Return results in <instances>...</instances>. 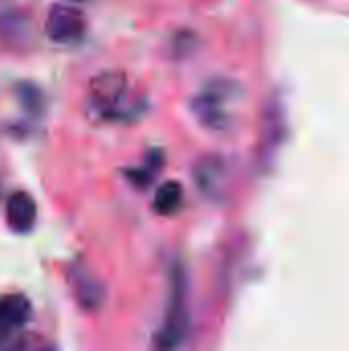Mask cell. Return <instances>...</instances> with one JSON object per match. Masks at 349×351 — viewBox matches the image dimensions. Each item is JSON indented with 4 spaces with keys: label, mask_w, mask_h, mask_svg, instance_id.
Segmentation results:
<instances>
[{
    "label": "cell",
    "mask_w": 349,
    "mask_h": 351,
    "mask_svg": "<svg viewBox=\"0 0 349 351\" xmlns=\"http://www.w3.org/2000/svg\"><path fill=\"white\" fill-rule=\"evenodd\" d=\"M171 296H169V311L160 331L156 333V346L163 350L179 348L189 335V315H187V300H185V282L183 274L177 269L171 280Z\"/></svg>",
    "instance_id": "obj_1"
},
{
    "label": "cell",
    "mask_w": 349,
    "mask_h": 351,
    "mask_svg": "<svg viewBox=\"0 0 349 351\" xmlns=\"http://www.w3.org/2000/svg\"><path fill=\"white\" fill-rule=\"evenodd\" d=\"M84 29H86V19L78 8L64 6V4L51 6L47 21H45V33L51 41H58V43L76 41L82 37Z\"/></svg>",
    "instance_id": "obj_2"
},
{
    "label": "cell",
    "mask_w": 349,
    "mask_h": 351,
    "mask_svg": "<svg viewBox=\"0 0 349 351\" xmlns=\"http://www.w3.org/2000/svg\"><path fill=\"white\" fill-rule=\"evenodd\" d=\"M35 214H37V208H35V202H33V197L29 193L16 191V193H12L8 197V202H6V220H8V226L14 232H29L33 228Z\"/></svg>",
    "instance_id": "obj_3"
},
{
    "label": "cell",
    "mask_w": 349,
    "mask_h": 351,
    "mask_svg": "<svg viewBox=\"0 0 349 351\" xmlns=\"http://www.w3.org/2000/svg\"><path fill=\"white\" fill-rule=\"evenodd\" d=\"M29 319H31V304L27 298L19 294L0 298V335L25 327Z\"/></svg>",
    "instance_id": "obj_4"
},
{
    "label": "cell",
    "mask_w": 349,
    "mask_h": 351,
    "mask_svg": "<svg viewBox=\"0 0 349 351\" xmlns=\"http://www.w3.org/2000/svg\"><path fill=\"white\" fill-rule=\"evenodd\" d=\"M91 88L99 109H117L125 95V80L121 74H103L93 82Z\"/></svg>",
    "instance_id": "obj_5"
},
{
    "label": "cell",
    "mask_w": 349,
    "mask_h": 351,
    "mask_svg": "<svg viewBox=\"0 0 349 351\" xmlns=\"http://www.w3.org/2000/svg\"><path fill=\"white\" fill-rule=\"evenodd\" d=\"M72 284H74L76 298H78V302L84 308H95V306L101 304V300H103V286L86 269H74Z\"/></svg>",
    "instance_id": "obj_6"
},
{
    "label": "cell",
    "mask_w": 349,
    "mask_h": 351,
    "mask_svg": "<svg viewBox=\"0 0 349 351\" xmlns=\"http://www.w3.org/2000/svg\"><path fill=\"white\" fill-rule=\"evenodd\" d=\"M181 199H183V189L177 181H167L163 183L158 189H156V195H154V210L158 214H173L179 206H181Z\"/></svg>",
    "instance_id": "obj_7"
},
{
    "label": "cell",
    "mask_w": 349,
    "mask_h": 351,
    "mask_svg": "<svg viewBox=\"0 0 349 351\" xmlns=\"http://www.w3.org/2000/svg\"><path fill=\"white\" fill-rule=\"evenodd\" d=\"M224 175V167L218 158H206L197 165V183L206 189V191H212V189H218L216 185H220V179Z\"/></svg>",
    "instance_id": "obj_8"
}]
</instances>
